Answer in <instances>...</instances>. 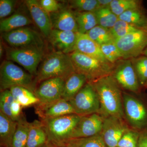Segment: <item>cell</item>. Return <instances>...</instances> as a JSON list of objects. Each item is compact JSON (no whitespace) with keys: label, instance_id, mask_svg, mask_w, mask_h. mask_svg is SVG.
<instances>
[{"label":"cell","instance_id":"ac0fdd59","mask_svg":"<svg viewBox=\"0 0 147 147\" xmlns=\"http://www.w3.org/2000/svg\"><path fill=\"white\" fill-rule=\"evenodd\" d=\"M75 51L104 62L110 63L102 54L100 45L90 38L86 34L77 32Z\"/></svg>","mask_w":147,"mask_h":147},{"label":"cell","instance_id":"7402d4cb","mask_svg":"<svg viewBox=\"0 0 147 147\" xmlns=\"http://www.w3.org/2000/svg\"><path fill=\"white\" fill-rule=\"evenodd\" d=\"M17 125V121L13 120L0 112V139L2 145L10 147Z\"/></svg>","mask_w":147,"mask_h":147},{"label":"cell","instance_id":"ffe728a7","mask_svg":"<svg viewBox=\"0 0 147 147\" xmlns=\"http://www.w3.org/2000/svg\"><path fill=\"white\" fill-rule=\"evenodd\" d=\"M88 82L84 74L77 72L72 74L65 81L61 98L70 101Z\"/></svg>","mask_w":147,"mask_h":147},{"label":"cell","instance_id":"9c48e42d","mask_svg":"<svg viewBox=\"0 0 147 147\" xmlns=\"http://www.w3.org/2000/svg\"><path fill=\"white\" fill-rule=\"evenodd\" d=\"M40 83L34 91V94L39 100L34 105L35 110L44 108L61 99L65 80L60 78H51Z\"/></svg>","mask_w":147,"mask_h":147},{"label":"cell","instance_id":"bcb514c9","mask_svg":"<svg viewBox=\"0 0 147 147\" xmlns=\"http://www.w3.org/2000/svg\"><path fill=\"white\" fill-rule=\"evenodd\" d=\"M144 86L146 88H147V80L146 82V83H145L144 85Z\"/></svg>","mask_w":147,"mask_h":147},{"label":"cell","instance_id":"e0dca14e","mask_svg":"<svg viewBox=\"0 0 147 147\" xmlns=\"http://www.w3.org/2000/svg\"><path fill=\"white\" fill-rule=\"evenodd\" d=\"M50 15L53 29L78 32L75 13L68 8L61 9Z\"/></svg>","mask_w":147,"mask_h":147},{"label":"cell","instance_id":"d6986e66","mask_svg":"<svg viewBox=\"0 0 147 147\" xmlns=\"http://www.w3.org/2000/svg\"><path fill=\"white\" fill-rule=\"evenodd\" d=\"M35 112L40 120L75 114L70 102L62 98L44 108L35 110Z\"/></svg>","mask_w":147,"mask_h":147},{"label":"cell","instance_id":"60d3db41","mask_svg":"<svg viewBox=\"0 0 147 147\" xmlns=\"http://www.w3.org/2000/svg\"><path fill=\"white\" fill-rule=\"evenodd\" d=\"M138 147H147V129L139 132Z\"/></svg>","mask_w":147,"mask_h":147},{"label":"cell","instance_id":"7a4b0ae2","mask_svg":"<svg viewBox=\"0 0 147 147\" xmlns=\"http://www.w3.org/2000/svg\"><path fill=\"white\" fill-rule=\"evenodd\" d=\"M76 69L69 55L55 52L47 55L38 70L36 84L47 79L60 78L66 80Z\"/></svg>","mask_w":147,"mask_h":147},{"label":"cell","instance_id":"1f68e13d","mask_svg":"<svg viewBox=\"0 0 147 147\" xmlns=\"http://www.w3.org/2000/svg\"><path fill=\"white\" fill-rule=\"evenodd\" d=\"M142 28H144L135 26L119 19L113 28L110 30L114 38L116 40Z\"/></svg>","mask_w":147,"mask_h":147},{"label":"cell","instance_id":"74e56055","mask_svg":"<svg viewBox=\"0 0 147 147\" xmlns=\"http://www.w3.org/2000/svg\"><path fill=\"white\" fill-rule=\"evenodd\" d=\"M16 1L13 0H1L0 1V18L9 16L14 11Z\"/></svg>","mask_w":147,"mask_h":147},{"label":"cell","instance_id":"b9f144b4","mask_svg":"<svg viewBox=\"0 0 147 147\" xmlns=\"http://www.w3.org/2000/svg\"><path fill=\"white\" fill-rule=\"evenodd\" d=\"M112 0H98L100 8L109 7Z\"/></svg>","mask_w":147,"mask_h":147},{"label":"cell","instance_id":"484cf974","mask_svg":"<svg viewBox=\"0 0 147 147\" xmlns=\"http://www.w3.org/2000/svg\"><path fill=\"white\" fill-rule=\"evenodd\" d=\"M74 13L80 33L86 34L98 25L94 12L78 11Z\"/></svg>","mask_w":147,"mask_h":147},{"label":"cell","instance_id":"6da1fadb","mask_svg":"<svg viewBox=\"0 0 147 147\" xmlns=\"http://www.w3.org/2000/svg\"><path fill=\"white\" fill-rule=\"evenodd\" d=\"M91 83L96 91L100 102L99 115L103 118L124 117L123 95L119 85L112 74L95 80Z\"/></svg>","mask_w":147,"mask_h":147},{"label":"cell","instance_id":"5bb4252c","mask_svg":"<svg viewBox=\"0 0 147 147\" xmlns=\"http://www.w3.org/2000/svg\"><path fill=\"white\" fill-rule=\"evenodd\" d=\"M103 119V117L97 113L81 117L70 139L87 138L100 134Z\"/></svg>","mask_w":147,"mask_h":147},{"label":"cell","instance_id":"4dcf8cb0","mask_svg":"<svg viewBox=\"0 0 147 147\" xmlns=\"http://www.w3.org/2000/svg\"><path fill=\"white\" fill-rule=\"evenodd\" d=\"M109 7L119 17L127 11L140 9V4L139 1L136 0H112Z\"/></svg>","mask_w":147,"mask_h":147},{"label":"cell","instance_id":"d590c367","mask_svg":"<svg viewBox=\"0 0 147 147\" xmlns=\"http://www.w3.org/2000/svg\"><path fill=\"white\" fill-rule=\"evenodd\" d=\"M1 92L0 112L12 119L11 107L14 100L13 96L9 90H5Z\"/></svg>","mask_w":147,"mask_h":147},{"label":"cell","instance_id":"7c38bea8","mask_svg":"<svg viewBox=\"0 0 147 147\" xmlns=\"http://www.w3.org/2000/svg\"><path fill=\"white\" fill-rule=\"evenodd\" d=\"M124 113L127 120L133 127L140 129L147 122V111L142 102L134 96L123 94Z\"/></svg>","mask_w":147,"mask_h":147},{"label":"cell","instance_id":"f546056e","mask_svg":"<svg viewBox=\"0 0 147 147\" xmlns=\"http://www.w3.org/2000/svg\"><path fill=\"white\" fill-rule=\"evenodd\" d=\"M90 38L101 45L115 42L110 30L97 25L86 34Z\"/></svg>","mask_w":147,"mask_h":147},{"label":"cell","instance_id":"f1b7e54d","mask_svg":"<svg viewBox=\"0 0 147 147\" xmlns=\"http://www.w3.org/2000/svg\"><path fill=\"white\" fill-rule=\"evenodd\" d=\"M119 19L135 26L140 28H147V17L140 9L127 11L121 14Z\"/></svg>","mask_w":147,"mask_h":147},{"label":"cell","instance_id":"9a60e30c","mask_svg":"<svg viewBox=\"0 0 147 147\" xmlns=\"http://www.w3.org/2000/svg\"><path fill=\"white\" fill-rule=\"evenodd\" d=\"M77 33L53 29L48 38L56 52L69 55L75 51Z\"/></svg>","mask_w":147,"mask_h":147},{"label":"cell","instance_id":"836d02e7","mask_svg":"<svg viewBox=\"0 0 147 147\" xmlns=\"http://www.w3.org/2000/svg\"><path fill=\"white\" fill-rule=\"evenodd\" d=\"M100 48L105 59L112 64L123 59L122 56L115 42L101 45Z\"/></svg>","mask_w":147,"mask_h":147},{"label":"cell","instance_id":"cb8c5ba5","mask_svg":"<svg viewBox=\"0 0 147 147\" xmlns=\"http://www.w3.org/2000/svg\"><path fill=\"white\" fill-rule=\"evenodd\" d=\"M30 123L22 115L17 121L16 130L13 135L10 147H26L30 131Z\"/></svg>","mask_w":147,"mask_h":147},{"label":"cell","instance_id":"d6a6232c","mask_svg":"<svg viewBox=\"0 0 147 147\" xmlns=\"http://www.w3.org/2000/svg\"><path fill=\"white\" fill-rule=\"evenodd\" d=\"M132 64L137 73L139 83L144 86L147 80V57L134 58Z\"/></svg>","mask_w":147,"mask_h":147},{"label":"cell","instance_id":"2e32d148","mask_svg":"<svg viewBox=\"0 0 147 147\" xmlns=\"http://www.w3.org/2000/svg\"><path fill=\"white\" fill-rule=\"evenodd\" d=\"M26 5L35 24L46 37L48 38L53 30L50 15L40 5L39 1L27 0Z\"/></svg>","mask_w":147,"mask_h":147},{"label":"cell","instance_id":"ab89813d","mask_svg":"<svg viewBox=\"0 0 147 147\" xmlns=\"http://www.w3.org/2000/svg\"><path fill=\"white\" fill-rule=\"evenodd\" d=\"M22 108L23 107L18 101L13 100L11 107V113L13 120L18 121L21 117L23 115L22 113Z\"/></svg>","mask_w":147,"mask_h":147},{"label":"cell","instance_id":"7bdbcfd3","mask_svg":"<svg viewBox=\"0 0 147 147\" xmlns=\"http://www.w3.org/2000/svg\"><path fill=\"white\" fill-rule=\"evenodd\" d=\"M3 47L2 41H1V43H0V57H1V58L2 57L3 54Z\"/></svg>","mask_w":147,"mask_h":147},{"label":"cell","instance_id":"c3c4849f","mask_svg":"<svg viewBox=\"0 0 147 147\" xmlns=\"http://www.w3.org/2000/svg\"><path fill=\"white\" fill-rule=\"evenodd\" d=\"M117 147H119L117 146Z\"/></svg>","mask_w":147,"mask_h":147},{"label":"cell","instance_id":"ba28073f","mask_svg":"<svg viewBox=\"0 0 147 147\" xmlns=\"http://www.w3.org/2000/svg\"><path fill=\"white\" fill-rule=\"evenodd\" d=\"M43 57V47L37 46L12 48L7 53L8 59L19 64L35 77L37 74L38 66Z\"/></svg>","mask_w":147,"mask_h":147},{"label":"cell","instance_id":"3957f363","mask_svg":"<svg viewBox=\"0 0 147 147\" xmlns=\"http://www.w3.org/2000/svg\"><path fill=\"white\" fill-rule=\"evenodd\" d=\"M76 114H70L40 120L47 134L48 143L55 147L64 146L81 118Z\"/></svg>","mask_w":147,"mask_h":147},{"label":"cell","instance_id":"7dc6e473","mask_svg":"<svg viewBox=\"0 0 147 147\" xmlns=\"http://www.w3.org/2000/svg\"><path fill=\"white\" fill-rule=\"evenodd\" d=\"M58 147H67L66 146H61Z\"/></svg>","mask_w":147,"mask_h":147},{"label":"cell","instance_id":"f35d334b","mask_svg":"<svg viewBox=\"0 0 147 147\" xmlns=\"http://www.w3.org/2000/svg\"><path fill=\"white\" fill-rule=\"evenodd\" d=\"M39 2L42 8L49 13H55L61 9L60 5L55 0H41Z\"/></svg>","mask_w":147,"mask_h":147},{"label":"cell","instance_id":"83f0119b","mask_svg":"<svg viewBox=\"0 0 147 147\" xmlns=\"http://www.w3.org/2000/svg\"><path fill=\"white\" fill-rule=\"evenodd\" d=\"M98 26L111 30L119 20L118 16L113 13L109 7L99 8L94 12Z\"/></svg>","mask_w":147,"mask_h":147},{"label":"cell","instance_id":"f6af8a7d","mask_svg":"<svg viewBox=\"0 0 147 147\" xmlns=\"http://www.w3.org/2000/svg\"><path fill=\"white\" fill-rule=\"evenodd\" d=\"M43 147H54V146H53V145L50 144H48V143H47V144H46L44 146H43Z\"/></svg>","mask_w":147,"mask_h":147},{"label":"cell","instance_id":"4fadbf2b","mask_svg":"<svg viewBox=\"0 0 147 147\" xmlns=\"http://www.w3.org/2000/svg\"><path fill=\"white\" fill-rule=\"evenodd\" d=\"M129 129L123 119L115 117L104 118L101 136L107 147H117Z\"/></svg>","mask_w":147,"mask_h":147},{"label":"cell","instance_id":"52a82bcc","mask_svg":"<svg viewBox=\"0 0 147 147\" xmlns=\"http://www.w3.org/2000/svg\"><path fill=\"white\" fill-rule=\"evenodd\" d=\"M115 42L124 59L136 58L147 47V28L139 29L115 40Z\"/></svg>","mask_w":147,"mask_h":147},{"label":"cell","instance_id":"8d00e7d4","mask_svg":"<svg viewBox=\"0 0 147 147\" xmlns=\"http://www.w3.org/2000/svg\"><path fill=\"white\" fill-rule=\"evenodd\" d=\"M139 132L137 130L129 129L123 134L119 142V147H138Z\"/></svg>","mask_w":147,"mask_h":147},{"label":"cell","instance_id":"d4e9b609","mask_svg":"<svg viewBox=\"0 0 147 147\" xmlns=\"http://www.w3.org/2000/svg\"><path fill=\"white\" fill-rule=\"evenodd\" d=\"M9 90L14 100L18 101L23 108L36 105L39 102L33 92L24 87H14Z\"/></svg>","mask_w":147,"mask_h":147},{"label":"cell","instance_id":"e575fe53","mask_svg":"<svg viewBox=\"0 0 147 147\" xmlns=\"http://www.w3.org/2000/svg\"><path fill=\"white\" fill-rule=\"evenodd\" d=\"M71 5L79 11L94 12L100 8L98 0H74Z\"/></svg>","mask_w":147,"mask_h":147},{"label":"cell","instance_id":"5b68a950","mask_svg":"<svg viewBox=\"0 0 147 147\" xmlns=\"http://www.w3.org/2000/svg\"><path fill=\"white\" fill-rule=\"evenodd\" d=\"M76 72L86 76L88 82L111 75L114 71V65L74 51L69 54Z\"/></svg>","mask_w":147,"mask_h":147},{"label":"cell","instance_id":"44dd1931","mask_svg":"<svg viewBox=\"0 0 147 147\" xmlns=\"http://www.w3.org/2000/svg\"><path fill=\"white\" fill-rule=\"evenodd\" d=\"M48 143L47 133L41 121L30 123L26 147H43Z\"/></svg>","mask_w":147,"mask_h":147},{"label":"cell","instance_id":"8fae6325","mask_svg":"<svg viewBox=\"0 0 147 147\" xmlns=\"http://www.w3.org/2000/svg\"><path fill=\"white\" fill-rule=\"evenodd\" d=\"M119 86L129 91L138 92L139 82L132 62L124 59L119 63L112 74Z\"/></svg>","mask_w":147,"mask_h":147},{"label":"cell","instance_id":"30bf717a","mask_svg":"<svg viewBox=\"0 0 147 147\" xmlns=\"http://www.w3.org/2000/svg\"><path fill=\"white\" fill-rule=\"evenodd\" d=\"M3 39L13 48L32 46L44 47V42L38 33L27 27L2 33Z\"/></svg>","mask_w":147,"mask_h":147},{"label":"cell","instance_id":"ee69618b","mask_svg":"<svg viewBox=\"0 0 147 147\" xmlns=\"http://www.w3.org/2000/svg\"><path fill=\"white\" fill-rule=\"evenodd\" d=\"M142 54H143V55H145L146 57H147V47L145 49V50H144V52H143Z\"/></svg>","mask_w":147,"mask_h":147},{"label":"cell","instance_id":"277c9868","mask_svg":"<svg viewBox=\"0 0 147 147\" xmlns=\"http://www.w3.org/2000/svg\"><path fill=\"white\" fill-rule=\"evenodd\" d=\"M34 77L11 61H4L0 67L1 91L9 90L13 87L20 86L26 88L34 93L36 84Z\"/></svg>","mask_w":147,"mask_h":147},{"label":"cell","instance_id":"8992f818","mask_svg":"<svg viewBox=\"0 0 147 147\" xmlns=\"http://www.w3.org/2000/svg\"><path fill=\"white\" fill-rule=\"evenodd\" d=\"M76 115L83 117L99 114L100 102L96 91L91 83L88 82L69 101Z\"/></svg>","mask_w":147,"mask_h":147},{"label":"cell","instance_id":"603a6c76","mask_svg":"<svg viewBox=\"0 0 147 147\" xmlns=\"http://www.w3.org/2000/svg\"><path fill=\"white\" fill-rule=\"evenodd\" d=\"M29 17L22 13H16L7 18H4L0 22V31L2 33L26 27L31 24Z\"/></svg>","mask_w":147,"mask_h":147},{"label":"cell","instance_id":"4316f807","mask_svg":"<svg viewBox=\"0 0 147 147\" xmlns=\"http://www.w3.org/2000/svg\"><path fill=\"white\" fill-rule=\"evenodd\" d=\"M64 146L67 147H107L100 134L87 138L69 139Z\"/></svg>","mask_w":147,"mask_h":147}]
</instances>
